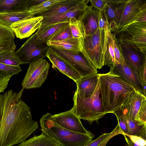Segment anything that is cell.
Segmentation results:
<instances>
[{"label":"cell","mask_w":146,"mask_h":146,"mask_svg":"<svg viewBox=\"0 0 146 146\" xmlns=\"http://www.w3.org/2000/svg\"><path fill=\"white\" fill-rule=\"evenodd\" d=\"M89 1V0H83L78 5L65 13L51 17L43 18L41 25L36 32L37 36L50 25L61 23H69L70 19L73 18L79 20L82 13L88 6Z\"/></svg>","instance_id":"obj_12"},{"label":"cell","mask_w":146,"mask_h":146,"mask_svg":"<svg viewBox=\"0 0 146 146\" xmlns=\"http://www.w3.org/2000/svg\"><path fill=\"white\" fill-rule=\"evenodd\" d=\"M28 0H0V13L27 10Z\"/></svg>","instance_id":"obj_28"},{"label":"cell","mask_w":146,"mask_h":146,"mask_svg":"<svg viewBox=\"0 0 146 146\" xmlns=\"http://www.w3.org/2000/svg\"><path fill=\"white\" fill-rule=\"evenodd\" d=\"M110 71L119 76L137 90L143 94V87L139 75L126 63L124 60Z\"/></svg>","instance_id":"obj_16"},{"label":"cell","mask_w":146,"mask_h":146,"mask_svg":"<svg viewBox=\"0 0 146 146\" xmlns=\"http://www.w3.org/2000/svg\"><path fill=\"white\" fill-rule=\"evenodd\" d=\"M146 2L141 0H127L118 18L115 31L113 33L115 35L129 25L134 23L139 13Z\"/></svg>","instance_id":"obj_11"},{"label":"cell","mask_w":146,"mask_h":146,"mask_svg":"<svg viewBox=\"0 0 146 146\" xmlns=\"http://www.w3.org/2000/svg\"><path fill=\"white\" fill-rule=\"evenodd\" d=\"M135 121L141 125L146 126V99L143 101Z\"/></svg>","instance_id":"obj_36"},{"label":"cell","mask_w":146,"mask_h":146,"mask_svg":"<svg viewBox=\"0 0 146 146\" xmlns=\"http://www.w3.org/2000/svg\"><path fill=\"white\" fill-rule=\"evenodd\" d=\"M72 37L76 38H84L85 36L84 27L82 22L76 18L70 19L69 22Z\"/></svg>","instance_id":"obj_30"},{"label":"cell","mask_w":146,"mask_h":146,"mask_svg":"<svg viewBox=\"0 0 146 146\" xmlns=\"http://www.w3.org/2000/svg\"><path fill=\"white\" fill-rule=\"evenodd\" d=\"M15 146H61L42 132L39 135H35Z\"/></svg>","instance_id":"obj_27"},{"label":"cell","mask_w":146,"mask_h":146,"mask_svg":"<svg viewBox=\"0 0 146 146\" xmlns=\"http://www.w3.org/2000/svg\"><path fill=\"white\" fill-rule=\"evenodd\" d=\"M47 113L40 119L42 132L61 146H84L93 140L95 136L74 132L61 127Z\"/></svg>","instance_id":"obj_3"},{"label":"cell","mask_w":146,"mask_h":146,"mask_svg":"<svg viewBox=\"0 0 146 146\" xmlns=\"http://www.w3.org/2000/svg\"><path fill=\"white\" fill-rule=\"evenodd\" d=\"M127 136L130 140L139 146H146V140L141 137L135 135L124 134Z\"/></svg>","instance_id":"obj_40"},{"label":"cell","mask_w":146,"mask_h":146,"mask_svg":"<svg viewBox=\"0 0 146 146\" xmlns=\"http://www.w3.org/2000/svg\"><path fill=\"white\" fill-rule=\"evenodd\" d=\"M121 110L127 124L128 135L138 136L146 140V126L132 119L125 111Z\"/></svg>","instance_id":"obj_26"},{"label":"cell","mask_w":146,"mask_h":146,"mask_svg":"<svg viewBox=\"0 0 146 146\" xmlns=\"http://www.w3.org/2000/svg\"><path fill=\"white\" fill-rule=\"evenodd\" d=\"M116 36L119 42L146 54V22L132 24Z\"/></svg>","instance_id":"obj_6"},{"label":"cell","mask_w":146,"mask_h":146,"mask_svg":"<svg viewBox=\"0 0 146 146\" xmlns=\"http://www.w3.org/2000/svg\"><path fill=\"white\" fill-rule=\"evenodd\" d=\"M46 0H28L27 2V9L43 3Z\"/></svg>","instance_id":"obj_41"},{"label":"cell","mask_w":146,"mask_h":146,"mask_svg":"<svg viewBox=\"0 0 146 146\" xmlns=\"http://www.w3.org/2000/svg\"><path fill=\"white\" fill-rule=\"evenodd\" d=\"M102 105L107 113L119 109L136 90L131 84L111 71L98 74Z\"/></svg>","instance_id":"obj_2"},{"label":"cell","mask_w":146,"mask_h":146,"mask_svg":"<svg viewBox=\"0 0 146 146\" xmlns=\"http://www.w3.org/2000/svg\"><path fill=\"white\" fill-rule=\"evenodd\" d=\"M116 117L118 124L121 130L123 132V134L128 135V131L127 124L124 119L122 111L120 108L113 113Z\"/></svg>","instance_id":"obj_34"},{"label":"cell","mask_w":146,"mask_h":146,"mask_svg":"<svg viewBox=\"0 0 146 146\" xmlns=\"http://www.w3.org/2000/svg\"><path fill=\"white\" fill-rule=\"evenodd\" d=\"M62 0H46L36 6L27 9L33 17L45 12Z\"/></svg>","instance_id":"obj_31"},{"label":"cell","mask_w":146,"mask_h":146,"mask_svg":"<svg viewBox=\"0 0 146 146\" xmlns=\"http://www.w3.org/2000/svg\"><path fill=\"white\" fill-rule=\"evenodd\" d=\"M146 99L143 93L136 90L120 108L132 119L135 121L143 101Z\"/></svg>","instance_id":"obj_21"},{"label":"cell","mask_w":146,"mask_h":146,"mask_svg":"<svg viewBox=\"0 0 146 146\" xmlns=\"http://www.w3.org/2000/svg\"><path fill=\"white\" fill-rule=\"evenodd\" d=\"M110 133H104L96 139L92 140L84 146H99L109 135Z\"/></svg>","instance_id":"obj_39"},{"label":"cell","mask_w":146,"mask_h":146,"mask_svg":"<svg viewBox=\"0 0 146 146\" xmlns=\"http://www.w3.org/2000/svg\"><path fill=\"white\" fill-rule=\"evenodd\" d=\"M99 78L98 73L81 77L76 82L77 89L75 92L80 97H89L95 90Z\"/></svg>","instance_id":"obj_20"},{"label":"cell","mask_w":146,"mask_h":146,"mask_svg":"<svg viewBox=\"0 0 146 146\" xmlns=\"http://www.w3.org/2000/svg\"><path fill=\"white\" fill-rule=\"evenodd\" d=\"M0 63L7 65L20 66L21 64L16 57L15 52L0 53Z\"/></svg>","instance_id":"obj_32"},{"label":"cell","mask_w":146,"mask_h":146,"mask_svg":"<svg viewBox=\"0 0 146 146\" xmlns=\"http://www.w3.org/2000/svg\"><path fill=\"white\" fill-rule=\"evenodd\" d=\"M83 38H72L60 41H50L47 43L49 46H53L67 50L80 51L83 53Z\"/></svg>","instance_id":"obj_24"},{"label":"cell","mask_w":146,"mask_h":146,"mask_svg":"<svg viewBox=\"0 0 146 146\" xmlns=\"http://www.w3.org/2000/svg\"><path fill=\"white\" fill-rule=\"evenodd\" d=\"M22 71L20 66L9 65L0 63V71L5 72L8 75L12 76L19 74Z\"/></svg>","instance_id":"obj_35"},{"label":"cell","mask_w":146,"mask_h":146,"mask_svg":"<svg viewBox=\"0 0 146 146\" xmlns=\"http://www.w3.org/2000/svg\"><path fill=\"white\" fill-rule=\"evenodd\" d=\"M51 117L58 125L66 129L84 134H93L85 128L80 118L71 110L57 114L52 115Z\"/></svg>","instance_id":"obj_13"},{"label":"cell","mask_w":146,"mask_h":146,"mask_svg":"<svg viewBox=\"0 0 146 146\" xmlns=\"http://www.w3.org/2000/svg\"><path fill=\"white\" fill-rule=\"evenodd\" d=\"M99 78L92 94L87 98L81 97L75 92L73 97L74 105L70 110L80 119L87 121L90 125L98 120L107 114L104 108L100 96Z\"/></svg>","instance_id":"obj_4"},{"label":"cell","mask_w":146,"mask_h":146,"mask_svg":"<svg viewBox=\"0 0 146 146\" xmlns=\"http://www.w3.org/2000/svg\"><path fill=\"white\" fill-rule=\"evenodd\" d=\"M12 76L0 71V93L3 92L6 88Z\"/></svg>","instance_id":"obj_37"},{"label":"cell","mask_w":146,"mask_h":146,"mask_svg":"<svg viewBox=\"0 0 146 146\" xmlns=\"http://www.w3.org/2000/svg\"><path fill=\"white\" fill-rule=\"evenodd\" d=\"M83 45L82 53L96 69L102 68L106 50L104 29L99 28L92 35L85 36Z\"/></svg>","instance_id":"obj_5"},{"label":"cell","mask_w":146,"mask_h":146,"mask_svg":"<svg viewBox=\"0 0 146 146\" xmlns=\"http://www.w3.org/2000/svg\"><path fill=\"white\" fill-rule=\"evenodd\" d=\"M69 25L68 22H64L56 23L49 26L39 35L37 36L36 41L38 42H47L53 37Z\"/></svg>","instance_id":"obj_29"},{"label":"cell","mask_w":146,"mask_h":146,"mask_svg":"<svg viewBox=\"0 0 146 146\" xmlns=\"http://www.w3.org/2000/svg\"><path fill=\"white\" fill-rule=\"evenodd\" d=\"M32 17L28 10L0 13V24L10 28L11 25L13 23Z\"/></svg>","instance_id":"obj_25"},{"label":"cell","mask_w":146,"mask_h":146,"mask_svg":"<svg viewBox=\"0 0 146 146\" xmlns=\"http://www.w3.org/2000/svg\"><path fill=\"white\" fill-rule=\"evenodd\" d=\"M104 29L106 44L104 65L109 66L110 71L115 65L121 63L124 59L116 35L110 31L107 21Z\"/></svg>","instance_id":"obj_10"},{"label":"cell","mask_w":146,"mask_h":146,"mask_svg":"<svg viewBox=\"0 0 146 146\" xmlns=\"http://www.w3.org/2000/svg\"><path fill=\"white\" fill-rule=\"evenodd\" d=\"M99 11L90 5L88 6L81 15L79 19L83 23L85 36L94 34L99 29Z\"/></svg>","instance_id":"obj_18"},{"label":"cell","mask_w":146,"mask_h":146,"mask_svg":"<svg viewBox=\"0 0 146 146\" xmlns=\"http://www.w3.org/2000/svg\"><path fill=\"white\" fill-rule=\"evenodd\" d=\"M125 137V140L127 143V146H139L131 141L128 137L125 135H123Z\"/></svg>","instance_id":"obj_42"},{"label":"cell","mask_w":146,"mask_h":146,"mask_svg":"<svg viewBox=\"0 0 146 146\" xmlns=\"http://www.w3.org/2000/svg\"><path fill=\"white\" fill-rule=\"evenodd\" d=\"M24 89L0 95V146L19 144L38 128L30 108L21 100Z\"/></svg>","instance_id":"obj_1"},{"label":"cell","mask_w":146,"mask_h":146,"mask_svg":"<svg viewBox=\"0 0 146 146\" xmlns=\"http://www.w3.org/2000/svg\"><path fill=\"white\" fill-rule=\"evenodd\" d=\"M36 33L29 38L15 52L21 64H29L46 57L49 46L46 42H38Z\"/></svg>","instance_id":"obj_7"},{"label":"cell","mask_w":146,"mask_h":146,"mask_svg":"<svg viewBox=\"0 0 146 146\" xmlns=\"http://www.w3.org/2000/svg\"><path fill=\"white\" fill-rule=\"evenodd\" d=\"M91 6L94 8L99 11H103L107 0H89Z\"/></svg>","instance_id":"obj_38"},{"label":"cell","mask_w":146,"mask_h":146,"mask_svg":"<svg viewBox=\"0 0 146 146\" xmlns=\"http://www.w3.org/2000/svg\"><path fill=\"white\" fill-rule=\"evenodd\" d=\"M49 46L52 51L77 71L81 77L98 73L97 69L81 52Z\"/></svg>","instance_id":"obj_8"},{"label":"cell","mask_w":146,"mask_h":146,"mask_svg":"<svg viewBox=\"0 0 146 146\" xmlns=\"http://www.w3.org/2000/svg\"><path fill=\"white\" fill-rule=\"evenodd\" d=\"M119 43L125 62L139 75L140 68L146 64V54L133 47Z\"/></svg>","instance_id":"obj_15"},{"label":"cell","mask_w":146,"mask_h":146,"mask_svg":"<svg viewBox=\"0 0 146 146\" xmlns=\"http://www.w3.org/2000/svg\"><path fill=\"white\" fill-rule=\"evenodd\" d=\"M124 146H127V144H126V145H124Z\"/></svg>","instance_id":"obj_43"},{"label":"cell","mask_w":146,"mask_h":146,"mask_svg":"<svg viewBox=\"0 0 146 146\" xmlns=\"http://www.w3.org/2000/svg\"><path fill=\"white\" fill-rule=\"evenodd\" d=\"M43 18L34 17L16 22L10 26L17 38L20 39L30 36L40 27Z\"/></svg>","instance_id":"obj_14"},{"label":"cell","mask_w":146,"mask_h":146,"mask_svg":"<svg viewBox=\"0 0 146 146\" xmlns=\"http://www.w3.org/2000/svg\"><path fill=\"white\" fill-rule=\"evenodd\" d=\"M73 38L69 25L53 37L49 41H62Z\"/></svg>","instance_id":"obj_33"},{"label":"cell","mask_w":146,"mask_h":146,"mask_svg":"<svg viewBox=\"0 0 146 146\" xmlns=\"http://www.w3.org/2000/svg\"><path fill=\"white\" fill-rule=\"evenodd\" d=\"M52 66L60 72L72 79L76 83L81 77L79 73L68 64L61 58L49 47L46 55Z\"/></svg>","instance_id":"obj_19"},{"label":"cell","mask_w":146,"mask_h":146,"mask_svg":"<svg viewBox=\"0 0 146 146\" xmlns=\"http://www.w3.org/2000/svg\"><path fill=\"white\" fill-rule=\"evenodd\" d=\"M127 0H107L103 11L111 32L115 31L120 13Z\"/></svg>","instance_id":"obj_17"},{"label":"cell","mask_w":146,"mask_h":146,"mask_svg":"<svg viewBox=\"0 0 146 146\" xmlns=\"http://www.w3.org/2000/svg\"><path fill=\"white\" fill-rule=\"evenodd\" d=\"M15 35L10 28L0 24V53L15 52Z\"/></svg>","instance_id":"obj_23"},{"label":"cell","mask_w":146,"mask_h":146,"mask_svg":"<svg viewBox=\"0 0 146 146\" xmlns=\"http://www.w3.org/2000/svg\"><path fill=\"white\" fill-rule=\"evenodd\" d=\"M83 0H62L48 10L34 17H52L65 13L78 5Z\"/></svg>","instance_id":"obj_22"},{"label":"cell","mask_w":146,"mask_h":146,"mask_svg":"<svg viewBox=\"0 0 146 146\" xmlns=\"http://www.w3.org/2000/svg\"><path fill=\"white\" fill-rule=\"evenodd\" d=\"M29 64L26 74L21 82L26 89L39 88L46 80L50 65L45 59H41Z\"/></svg>","instance_id":"obj_9"}]
</instances>
